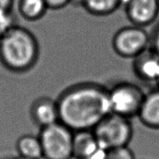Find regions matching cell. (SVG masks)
<instances>
[{"mask_svg": "<svg viewBox=\"0 0 159 159\" xmlns=\"http://www.w3.org/2000/svg\"><path fill=\"white\" fill-rule=\"evenodd\" d=\"M132 0H120V6H123V7L125 8L129 3L131 2Z\"/></svg>", "mask_w": 159, "mask_h": 159, "instance_id": "cell-22", "label": "cell"}, {"mask_svg": "<svg viewBox=\"0 0 159 159\" xmlns=\"http://www.w3.org/2000/svg\"><path fill=\"white\" fill-rule=\"evenodd\" d=\"M120 7V0H85L83 8L95 16H107Z\"/></svg>", "mask_w": 159, "mask_h": 159, "instance_id": "cell-14", "label": "cell"}, {"mask_svg": "<svg viewBox=\"0 0 159 159\" xmlns=\"http://www.w3.org/2000/svg\"><path fill=\"white\" fill-rule=\"evenodd\" d=\"M158 87H159V84H158Z\"/></svg>", "mask_w": 159, "mask_h": 159, "instance_id": "cell-24", "label": "cell"}, {"mask_svg": "<svg viewBox=\"0 0 159 159\" xmlns=\"http://www.w3.org/2000/svg\"><path fill=\"white\" fill-rule=\"evenodd\" d=\"M30 116L33 123L40 129L59 121V110L57 100L48 96H41L32 102Z\"/></svg>", "mask_w": 159, "mask_h": 159, "instance_id": "cell-9", "label": "cell"}, {"mask_svg": "<svg viewBox=\"0 0 159 159\" xmlns=\"http://www.w3.org/2000/svg\"><path fill=\"white\" fill-rule=\"evenodd\" d=\"M17 25H19L18 19L16 14L14 13L13 10L1 16H0V35Z\"/></svg>", "mask_w": 159, "mask_h": 159, "instance_id": "cell-16", "label": "cell"}, {"mask_svg": "<svg viewBox=\"0 0 159 159\" xmlns=\"http://www.w3.org/2000/svg\"><path fill=\"white\" fill-rule=\"evenodd\" d=\"M125 12L132 24L145 27L158 19L159 0H132L125 7Z\"/></svg>", "mask_w": 159, "mask_h": 159, "instance_id": "cell-7", "label": "cell"}, {"mask_svg": "<svg viewBox=\"0 0 159 159\" xmlns=\"http://www.w3.org/2000/svg\"><path fill=\"white\" fill-rule=\"evenodd\" d=\"M48 9L44 0H19L18 12L26 21L35 22L43 18Z\"/></svg>", "mask_w": 159, "mask_h": 159, "instance_id": "cell-13", "label": "cell"}, {"mask_svg": "<svg viewBox=\"0 0 159 159\" xmlns=\"http://www.w3.org/2000/svg\"><path fill=\"white\" fill-rule=\"evenodd\" d=\"M151 35L150 48L159 56V23L154 29Z\"/></svg>", "mask_w": 159, "mask_h": 159, "instance_id": "cell-17", "label": "cell"}, {"mask_svg": "<svg viewBox=\"0 0 159 159\" xmlns=\"http://www.w3.org/2000/svg\"><path fill=\"white\" fill-rule=\"evenodd\" d=\"M107 159H136V158L129 145H126L107 150Z\"/></svg>", "mask_w": 159, "mask_h": 159, "instance_id": "cell-15", "label": "cell"}, {"mask_svg": "<svg viewBox=\"0 0 159 159\" xmlns=\"http://www.w3.org/2000/svg\"><path fill=\"white\" fill-rule=\"evenodd\" d=\"M85 2V0H70V4L72 5L73 6H75V7L83 8Z\"/></svg>", "mask_w": 159, "mask_h": 159, "instance_id": "cell-21", "label": "cell"}, {"mask_svg": "<svg viewBox=\"0 0 159 159\" xmlns=\"http://www.w3.org/2000/svg\"><path fill=\"white\" fill-rule=\"evenodd\" d=\"M107 149L99 146L93 154L85 159H107Z\"/></svg>", "mask_w": 159, "mask_h": 159, "instance_id": "cell-20", "label": "cell"}, {"mask_svg": "<svg viewBox=\"0 0 159 159\" xmlns=\"http://www.w3.org/2000/svg\"><path fill=\"white\" fill-rule=\"evenodd\" d=\"M145 93L130 82H120L109 88L111 113L131 120L138 117Z\"/></svg>", "mask_w": 159, "mask_h": 159, "instance_id": "cell-5", "label": "cell"}, {"mask_svg": "<svg viewBox=\"0 0 159 159\" xmlns=\"http://www.w3.org/2000/svg\"><path fill=\"white\" fill-rule=\"evenodd\" d=\"M40 56L38 40L26 28L17 25L0 35V63L13 73L27 72Z\"/></svg>", "mask_w": 159, "mask_h": 159, "instance_id": "cell-2", "label": "cell"}, {"mask_svg": "<svg viewBox=\"0 0 159 159\" xmlns=\"http://www.w3.org/2000/svg\"><path fill=\"white\" fill-rule=\"evenodd\" d=\"M151 35L144 27L130 25L118 30L112 38V48L119 57L134 59L150 48Z\"/></svg>", "mask_w": 159, "mask_h": 159, "instance_id": "cell-6", "label": "cell"}, {"mask_svg": "<svg viewBox=\"0 0 159 159\" xmlns=\"http://www.w3.org/2000/svg\"><path fill=\"white\" fill-rule=\"evenodd\" d=\"M56 100L59 121L73 131L93 130L111 113L109 88L96 82L71 85L64 90Z\"/></svg>", "mask_w": 159, "mask_h": 159, "instance_id": "cell-1", "label": "cell"}, {"mask_svg": "<svg viewBox=\"0 0 159 159\" xmlns=\"http://www.w3.org/2000/svg\"><path fill=\"white\" fill-rule=\"evenodd\" d=\"M43 159H73L74 131L58 122L40 129Z\"/></svg>", "mask_w": 159, "mask_h": 159, "instance_id": "cell-4", "label": "cell"}, {"mask_svg": "<svg viewBox=\"0 0 159 159\" xmlns=\"http://www.w3.org/2000/svg\"><path fill=\"white\" fill-rule=\"evenodd\" d=\"M14 0H0V16L13 10Z\"/></svg>", "mask_w": 159, "mask_h": 159, "instance_id": "cell-19", "label": "cell"}, {"mask_svg": "<svg viewBox=\"0 0 159 159\" xmlns=\"http://www.w3.org/2000/svg\"><path fill=\"white\" fill-rule=\"evenodd\" d=\"M132 68L135 75L142 82L159 84V56L150 48L133 59Z\"/></svg>", "mask_w": 159, "mask_h": 159, "instance_id": "cell-8", "label": "cell"}, {"mask_svg": "<svg viewBox=\"0 0 159 159\" xmlns=\"http://www.w3.org/2000/svg\"><path fill=\"white\" fill-rule=\"evenodd\" d=\"M16 150L22 159H43L41 143L38 135L24 134L16 142Z\"/></svg>", "mask_w": 159, "mask_h": 159, "instance_id": "cell-12", "label": "cell"}, {"mask_svg": "<svg viewBox=\"0 0 159 159\" xmlns=\"http://www.w3.org/2000/svg\"><path fill=\"white\" fill-rule=\"evenodd\" d=\"M16 159H22V158H19V157H18V158H16Z\"/></svg>", "mask_w": 159, "mask_h": 159, "instance_id": "cell-23", "label": "cell"}, {"mask_svg": "<svg viewBox=\"0 0 159 159\" xmlns=\"http://www.w3.org/2000/svg\"><path fill=\"white\" fill-rule=\"evenodd\" d=\"M93 130L74 131L73 158L85 159L99 147Z\"/></svg>", "mask_w": 159, "mask_h": 159, "instance_id": "cell-11", "label": "cell"}, {"mask_svg": "<svg viewBox=\"0 0 159 159\" xmlns=\"http://www.w3.org/2000/svg\"><path fill=\"white\" fill-rule=\"evenodd\" d=\"M138 118L144 127L159 130V87L145 93Z\"/></svg>", "mask_w": 159, "mask_h": 159, "instance_id": "cell-10", "label": "cell"}, {"mask_svg": "<svg viewBox=\"0 0 159 159\" xmlns=\"http://www.w3.org/2000/svg\"><path fill=\"white\" fill-rule=\"evenodd\" d=\"M101 147L109 150L129 145L134 135L131 120L110 113L93 130Z\"/></svg>", "mask_w": 159, "mask_h": 159, "instance_id": "cell-3", "label": "cell"}, {"mask_svg": "<svg viewBox=\"0 0 159 159\" xmlns=\"http://www.w3.org/2000/svg\"><path fill=\"white\" fill-rule=\"evenodd\" d=\"M48 9L59 10L70 5V0H44Z\"/></svg>", "mask_w": 159, "mask_h": 159, "instance_id": "cell-18", "label": "cell"}]
</instances>
